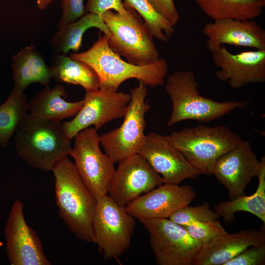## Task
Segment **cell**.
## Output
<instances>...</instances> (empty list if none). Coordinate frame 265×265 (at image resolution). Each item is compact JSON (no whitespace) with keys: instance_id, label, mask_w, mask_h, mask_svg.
<instances>
[{"instance_id":"1","label":"cell","mask_w":265,"mask_h":265,"mask_svg":"<svg viewBox=\"0 0 265 265\" xmlns=\"http://www.w3.org/2000/svg\"><path fill=\"white\" fill-rule=\"evenodd\" d=\"M58 214L79 239L95 244L93 219L97 200L80 178L74 163L66 156L53 168Z\"/></svg>"},{"instance_id":"2","label":"cell","mask_w":265,"mask_h":265,"mask_svg":"<svg viewBox=\"0 0 265 265\" xmlns=\"http://www.w3.org/2000/svg\"><path fill=\"white\" fill-rule=\"evenodd\" d=\"M108 38L99 34L98 40L87 51L70 54L74 60L83 62L98 74L100 89L118 91L120 85L130 79L142 81L146 86L162 85L168 73V65L164 58L146 66L132 64L123 60L109 47Z\"/></svg>"},{"instance_id":"3","label":"cell","mask_w":265,"mask_h":265,"mask_svg":"<svg viewBox=\"0 0 265 265\" xmlns=\"http://www.w3.org/2000/svg\"><path fill=\"white\" fill-rule=\"evenodd\" d=\"M14 141L18 156L44 172L52 171L72 149L61 122L38 120L27 112L15 133Z\"/></svg>"},{"instance_id":"4","label":"cell","mask_w":265,"mask_h":265,"mask_svg":"<svg viewBox=\"0 0 265 265\" xmlns=\"http://www.w3.org/2000/svg\"><path fill=\"white\" fill-rule=\"evenodd\" d=\"M165 91L172 104L167 126L193 120L207 123L220 118L236 109L246 107L248 101L219 102L199 94L198 83L193 71H177L167 78Z\"/></svg>"},{"instance_id":"5","label":"cell","mask_w":265,"mask_h":265,"mask_svg":"<svg viewBox=\"0 0 265 265\" xmlns=\"http://www.w3.org/2000/svg\"><path fill=\"white\" fill-rule=\"evenodd\" d=\"M165 138L201 174H212L219 158L242 140L226 126L199 125L173 132Z\"/></svg>"},{"instance_id":"6","label":"cell","mask_w":265,"mask_h":265,"mask_svg":"<svg viewBox=\"0 0 265 265\" xmlns=\"http://www.w3.org/2000/svg\"><path fill=\"white\" fill-rule=\"evenodd\" d=\"M125 7L124 14L109 10L100 16L111 33L109 47L132 64L146 66L155 62L160 58L153 36L136 11Z\"/></svg>"},{"instance_id":"7","label":"cell","mask_w":265,"mask_h":265,"mask_svg":"<svg viewBox=\"0 0 265 265\" xmlns=\"http://www.w3.org/2000/svg\"><path fill=\"white\" fill-rule=\"evenodd\" d=\"M138 82L130 90L131 99L122 124L100 135V145L114 163L137 154L145 140V116L151 106L145 100L147 86L141 80Z\"/></svg>"},{"instance_id":"8","label":"cell","mask_w":265,"mask_h":265,"mask_svg":"<svg viewBox=\"0 0 265 265\" xmlns=\"http://www.w3.org/2000/svg\"><path fill=\"white\" fill-rule=\"evenodd\" d=\"M135 219L107 194L97 200L93 230L95 244L105 260L118 258L129 248Z\"/></svg>"},{"instance_id":"9","label":"cell","mask_w":265,"mask_h":265,"mask_svg":"<svg viewBox=\"0 0 265 265\" xmlns=\"http://www.w3.org/2000/svg\"><path fill=\"white\" fill-rule=\"evenodd\" d=\"M70 153L83 183L98 200L107 194L115 173L114 163L101 150L100 135L94 128H88L74 137Z\"/></svg>"},{"instance_id":"10","label":"cell","mask_w":265,"mask_h":265,"mask_svg":"<svg viewBox=\"0 0 265 265\" xmlns=\"http://www.w3.org/2000/svg\"><path fill=\"white\" fill-rule=\"evenodd\" d=\"M147 231L153 253L159 265H192L202 246L181 225L169 218L139 221Z\"/></svg>"},{"instance_id":"11","label":"cell","mask_w":265,"mask_h":265,"mask_svg":"<svg viewBox=\"0 0 265 265\" xmlns=\"http://www.w3.org/2000/svg\"><path fill=\"white\" fill-rule=\"evenodd\" d=\"M130 93L99 89L86 91L83 104L74 118L64 122V130L72 139L79 132L92 125L98 130L107 123L124 116L130 102Z\"/></svg>"},{"instance_id":"12","label":"cell","mask_w":265,"mask_h":265,"mask_svg":"<svg viewBox=\"0 0 265 265\" xmlns=\"http://www.w3.org/2000/svg\"><path fill=\"white\" fill-rule=\"evenodd\" d=\"M163 183L161 176L137 153L118 162L107 193L117 204L125 207Z\"/></svg>"},{"instance_id":"13","label":"cell","mask_w":265,"mask_h":265,"mask_svg":"<svg viewBox=\"0 0 265 265\" xmlns=\"http://www.w3.org/2000/svg\"><path fill=\"white\" fill-rule=\"evenodd\" d=\"M24 204H13L4 227L6 253L11 265H50L36 231L28 226L24 215Z\"/></svg>"},{"instance_id":"14","label":"cell","mask_w":265,"mask_h":265,"mask_svg":"<svg viewBox=\"0 0 265 265\" xmlns=\"http://www.w3.org/2000/svg\"><path fill=\"white\" fill-rule=\"evenodd\" d=\"M262 160H259L251 144L242 140L221 156L216 161L212 174L227 190L231 200L245 195V190L254 177H257Z\"/></svg>"},{"instance_id":"15","label":"cell","mask_w":265,"mask_h":265,"mask_svg":"<svg viewBox=\"0 0 265 265\" xmlns=\"http://www.w3.org/2000/svg\"><path fill=\"white\" fill-rule=\"evenodd\" d=\"M137 154L161 176L164 183L179 185L185 179H195L201 174L165 135L155 132L145 135Z\"/></svg>"},{"instance_id":"16","label":"cell","mask_w":265,"mask_h":265,"mask_svg":"<svg viewBox=\"0 0 265 265\" xmlns=\"http://www.w3.org/2000/svg\"><path fill=\"white\" fill-rule=\"evenodd\" d=\"M196 197L190 186L163 183L136 198L125 209L139 221L169 218L177 210L188 206Z\"/></svg>"},{"instance_id":"17","label":"cell","mask_w":265,"mask_h":265,"mask_svg":"<svg viewBox=\"0 0 265 265\" xmlns=\"http://www.w3.org/2000/svg\"><path fill=\"white\" fill-rule=\"evenodd\" d=\"M212 53L217 78L232 88L265 81V50L233 54L222 45Z\"/></svg>"},{"instance_id":"18","label":"cell","mask_w":265,"mask_h":265,"mask_svg":"<svg viewBox=\"0 0 265 265\" xmlns=\"http://www.w3.org/2000/svg\"><path fill=\"white\" fill-rule=\"evenodd\" d=\"M202 32L211 53L225 44L265 50V30L254 19L213 21L205 24Z\"/></svg>"},{"instance_id":"19","label":"cell","mask_w":265,"mask_h":265,"mask_svg":"<svg viewBox=\"0 0 265 265\" xmlns=\"http://www.w3.org/2000/svg\"><path fill=\"white\" fill-rule=\"evenodd\" d=\"M265 244V228L245 230L215 237L202 245L192 265H224L246 248Z\"/></svg>"},{"instance_id":"20","label":"cell","mask_w":265,"mask_h":265,"mask_svg":"<svg viewBox=\"0 0 265 265\" xmlns=\"http://www.w3.org/2000/svg\"><path fill=\"white\" fill-rule=\"evenodd\" d=\"M64 87L56 84L44 88L28 102L27 112L32 118L43 121L60 122L74 117L83 104V100L70 102Z\"/></svg>"},{"instance_id":"21","label":"cell","mask_w":265,"mask_h":265,"mask_svg":"<svg viewBox=\"0 0 265 265\" xmlns=\"http://www.w3.org/2000/svg\"><path fill=\"white\" fill-rule=\"evenodd\" d=\"M13 89L24 92L33 83L50 86L52 76L40 53L33 45L22 49L12 56Z\"/></svg>"},{"instance_id":"22","label":"cell","mask_w":265,"mask_h":265,"mask_svg":"<svg viewBox=\"0 0 265 265\" xmlns=\"http://www.w3.org/2000/svg\"><path fill=\"white\" fill-rule=\"evenodd\" d=\"M49 68L52 79L56 82L79 85L86 92L100 89V80L94 70L85 63L72 59L66 54L53 56Z\"/></svg>"},{"instance_id":"23","label":"cell","mask_w":265,"mask_h":265,"mask_svg":"<svg viewBox=\"0 0 265 265\" xmlns=\"http://www.w3.org/2000/svg\"><path fill=\"white\" fill-rule=\"evenodd\" d=\"M91 27L98 28L108 38L111 37L110 30L101 17L88 12L58 29L51 41L52 49L57 53L64 54L70 50L77 52L81 45L83 34Z\"/></svg>"},{"instance_id":"24","label":"cell","mask_w":265,"mask_h":265,"mask_svg":"<svg viewBox=\"0 0 265 265\" xmlns=\"http://www.w3.org/2000/svg\"><path fill=\"white\" fill-rule=\"evenodd\" d=\"M201 10L213 21L254 20L265 6V0H195Z\"/></svg>"},{"instance_id":"25","label":"cell","mask_w":265,"mask_h":265,"mask_svg":"<svg viewBox=\"0 0 265 265\" xmlns=\"http://www.w3.org/2000/svg\"><path fill=\"white\" fill-rule=\"evenodd\" d=\"M262 165L257 176L259 183L256 191L250 196L243 195L230 201L216 204L214 211L225 221L235 222V214L238 212L251 213L265 224V157L261 159Z\"/></svg>"},{"instance_id":"26","label":"cell","mask_w":265,"mask_h":265,"mask_svg":"<svg viewBox=\"0 0 265 265\" xmlns=\"http://www.w3.org/2000/svg\"><path fill=\"white\" fill-rule=\"evenodd\" d=\"M27 98L24 92L13 89L0 106V147H5L27 113Z\"/></svg>"},{"instance_id":"27","label":"cell","mask_w":265,"mask_h":265,"mask_svg":"<svg viewBox=\"0 0 265 265\" xmlns=\"http://www.w3.org/2000/svg\"><path fill=\"white\" fill-rule=\"evenodd\" d=\"M126 7L132 8L141 17L154 37L167 42L174 34V26L159 14L148 0H124Z\"/></svg>"},{"instance_id":"28","label":"cell","mask_w":265,"mask_h":265,"mask_svg":"<svg viewBox=\"0 0 265 265\" xmlns=\"http://www.w3.org/2000/svg\"><path fill=\"white\" fill-rule=\"evenodd\" d=\"M218 215L210 209L208 202L195 207L188 206L174 212L169 219L181 225H187L198 222H205L217 219Z\"/></svg>"},{"instance_id":"29","label":"cell","mask_w":265,"mask_h":265,"mask_svg":"<svg viewBox=\"0 0 265 265\" xmlns=\"http://www.w3.org/2000/svg\"><path fill=\"white\" fill-rule=\"evenodd\" d=\"M182 226L192 238L200 242L202 245L206 244L216 237L227 233L217 219L198 222Z\"/></svg>"},{"instance_id":"30","label":"cell","mask_w":265,"mask_h":265,"mask_svg":"<svg viewBox=\"0 0 265 265\" xmlns=\"http://www.w3.org/2000/svg\"><path fill=\"white\" fill-rule=\"evenodd\" d=\"M265 264V244L251 246L224 265H263Z\"/></svg>"},{"instance_id":"31","label":"cell","mask_w":265,"mask_h":265,"mask_svg":"<svg viewBox=\"0 0 265 265\" xmlns=\"http://www.w3.org/2000/svg\"><path fill=\"white\" fill-rule=\"evenodd\" d=\"M61 6L62 15L57 25L58 29L85 14L83 0H62Z\"/></svg>"},{"instance_id":"32","label":"cell","mask_w":265,"mask_h":265,"mask_svg":"<svg viewBox=\"0 0 265 265\" xmlns=\"http://www.w3.org/2000/svg\"><path fill=\"white\" fill-rule=\"evenodd\" d=\"M111 9L122 14L127 11L122 0H88L85 11L101 16Z\"/></svg>"},{"instance_id":"33","label":"cell","mask_w":265,"mask_h":265,"mask_svg":"<svg viewBox=\"0 0 265 265\" xmlns=\"http://www.w3.org/2000/svg\"><path fill=\"white\" fill-rule=\"evenodd\" d=\"M153 8L175 26L180 20L174 0H148Z\"/></svg>"},{"instance_id":"34","label":"cell","mask_w":265,"mask_h":265,"mask_svg":"<svg viewBox=\"0 0 265 265\" xmlns=\"http://www.w3.org/2000/svg\"><path fill=\"white\" fill-rule=\"evenodd\" d=\"M53 0H36L37 5L40 10L46 9Z\"/></svg>"}]
</instances>
